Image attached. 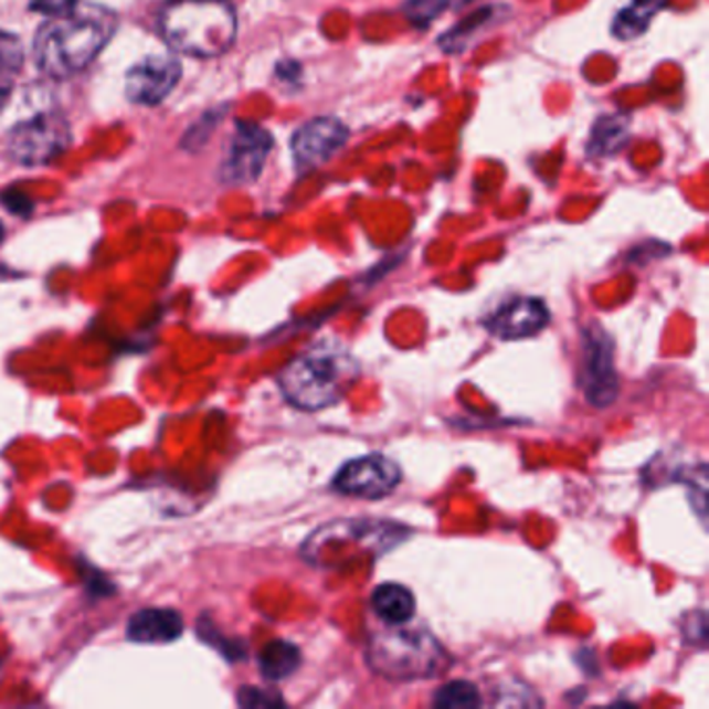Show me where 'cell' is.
I'll return each mask as SVG.
<instances>
[{
    "instance_id": "1",
    "label": "cell",
    "mask_w": 709,
    "mask_h": 709,
    "mask_svg": "<svg viewBox=\"0 0 709 709\" xmlns=\"http://www.w3.org/2000/svg\"><path fill=\"white\" fill-rule=\"evenodd\" d=\"M117 23V15L105 7H84L49 19L34 40L38 67L56 80L84 72L107 46Z\"/></svg>"
},
{
    "instance_id": "2",
    "label": "cell",
    "mask_w": 709,
    "mask_h": 709,
    "mask_svg": "<svg viewBox=\"0 0 709 709\" xmlns=\"http://www.w3.org/2000/svg\"><path fill=\"white\" fill-rule=\"evenodd\" d=\"M358 374L360 364L341 341L320 339L285 367L279 388L298 409H329L343 400Z\"/></svg>"
},
{
    "instance_id": "3",
    "label": "cell",
    "mask_w": 709,
    "mask_h": 709,
    "mask_svg": "<svg viewBox=\"0 0 709 709\" xmlns=\"http://www.w3.org/2000/svg\"><path fill=\"white\" fill-rule=\"evenodd\" d=\"M160 32L176 53L219 56L235 40V15L225 0H171L160 13Z\"/></svg>"
},
{
    "instance_id": "4",
    "label": "cell",
    "mask_w": 709,
    "mask_h": 709,
    "mask_svg": "<svg viewBox=\"0 0 709 709\" xmlns=\"http://www.w3.org/2000/svg\"><path fill=\"white\" fill-rule=\"evenodd\" d=\"M367 662L373 673L398 682L425 680L452 666L442 643L425 626L391 624L369 641Z\"/></svg>"
},
{
    "instance_id": "5",
    "label": "cell",
    "mask_w": 709,
    "mask_h": 709,
    "mask_svg": "<svg viewBox=\"0 0 709 709\" xmlns=\"http://www.w3.org/2000/svg\"><path fill=\"white\" fill-rule=\"evenodd\" d=\"M72 144V125L59 113H42L15 125L9 134V155L28 167L46 165L63 155Z\"/></svg>"
},
{
    "instance_id": "6",
    "label": "cell",
    "mask_w": 709,
    "mask_h": 709,
    "mask_svg": "<svg viewBox=\"0 0 709 709\" xmlns=\"http://www.w3.org/2000/svg\"><path fill=\"white\" fill-rule=\"evenodd\" d=\"M579 383L585 391L589 404L595 409H605L618 398L621 383L614 364V343L600 325H591L583 334V364Z\"/></svg>"
},
{
    "instance_id": "7",
    "label": "cell",
    "mask_w": 709,
    "mask_h": 709,
    "mask_svg": "<svg viewBox=\"0 0 709 709\" xmlns=\"http://www.w3.org/2000/svg\"><path fill=\"white\" fill-rule=\"evenodd\" d=\"M273 148L271 134L261 125L240 121L231 136L227 155L221 162V181L225 186H248L263 173Z\"/></svg>"
},
{
    "instance_id": "8",
    "label": "cell",
    "mask_w": 709,
    "mask_h": 709,
    "mask_svg": "<svg viewBox=\"0 0 709 709\" xmlns=\"http://www.w3.org/2000/svg\"><path fill=\"white\" fill-rule=\"evenodd\" d=\"M400 464L383 454H369L350 461L337 473L334 487L343 496L381 499L400 485Z\"/></svg>"
},
{
    "instance_id": "9",
    "label": "cell",
    "mask_w": 709,
    "mask_h": 709,
    "mask_svg": "<svg viewBox=\"0 0 709 709\" xmlns=\"http://www.w3.org/2000/svg\"><path fill=\"white\" fill-rule=\"evenodd\" d=\"M181 65L173 54H150L125 77V96L134 105H160L178 86Z\"/></svg>"
},
{
    "instance_id": "10",
    "label": "cell",
    "mask_w": 709,
    "mask_h": 709,
    "mask_svg": "<svg viewBox=\"0 0 709 709\" xmlns=\"http://www.w3.org/2000/svg\"><path fill=\"white\" fill-rule=\"evenodd\" d=\"M350 129L336 117H319L300 129L292 138V155L298 171H313L336 157L337 150L348 142Z\"/></svg>"
},
{
    "instance_id": "11",
    "label": "cell",
    "mask_w": 709,
    "mask_h": 709,
    "mask_svg": "<svg viewBox=\"0 0 709 709\" xmlns=\"http://www.w3.org/2000/svg\"><path fill=\"white\" fill-rule=\"evenodd\" d=\"M550 322V310L539 298H516L499 308L487 322L489 334L499 339H525L537 336Z\"/></svg>"
},
{
    "instance_id": "12",
    "label": "cell",
    "mask_w": 709,
    "mask_h": 709,
    "mask_svg": "<svg viewBox=\"0 0 709 709\" xmlns=\"http://www.w3.org/2000/svg\"><path fill=\"white\" fill-rule=\"evenodd\" d=\"M183 635V621L176 610L144 607L127 622V638L140 645L171 643Z\"/></svg>"
},
{
    "instance_id": "13",
    "label": "cell",
    "mask_w": 709,
    "mask_h": 709,
    "mask_svg": "<svg viewBox=\"0 0 709 709\" xmlns=\"http://www.w3.org/2000/svg\"><path fill=\"white\" fill-rule=\"evenodd\" d=\"M373 610L374 614L388 624H406L414 616L416 600L409 586L385 583L374 589Z\"/></svg>"
},
{
    "instance_id": "14",
    "label": "cell",
    "mask_w": 709,
    "mask_h": 709,
    "mask_svg": "<svg viewBox=\"0 0 709 709\" xmlns=\"http://www.w3.org/2000/svg\"><path fill=\"white\" fill-rule=\"evenodd\" d=\"M301 666V652L296 643L271 641L258 656V668L266 680H285L298 673Z\"/></svg>"
},
{
    "instance_id": "15",
    "label": "cell",
    "mask_w": 709,
    "mask_h": 709,
    "mask_svg": "<svg viewBox=\"0 0 709 709\" xmlns=\"http://www.w3.org/2000/svg\"><path fill=\"white\" fill-rule=\"evenodd\" d=\"M668 0H633L628 7H624L614 21V34L621 40H633L641 36L649 21L654 19L659 9L666 7Z\"/></svg>"
},
{
    "instance_id": "16",
    "label": "cell",
    "mask_w": 709,
    "mask_h": 709,
    "mask_svg": "<svg viewBox=\"0 0 709 709\" xmlns=\"http://www.w3.org/2000/svg\"><path fill=\"white\" fill-rule=\"evenodd\" d=\"M628 140V121L624 117H602L591 129L586 152L589 157L616 155Z\"/></svg>"
},
{
    "instance_id": "17",
    "label": "cell",
    "mask_w": 709,
    "mask_h": 709,
    "mask_svg": "<svg viewBox=\"0 0 709 709\" xmlns=\"http://www.w3.org/2000/svg\"><path fill=\"white\" fill-rule=\"evenodd\" d=\"M435 708H479L480 692L473 682L468 680H452L435 692L433 699Z\"/></svg>"
},
{
    "instance_id": "18",
    "label": "cell",
    "mask_w": 709,
    "mask_h": 709,
    "mask_svg": "<svg viewBox=\"0 0 709 709\" xmlns=\"http://www.w3.org/2000/svg\"><path fill=\"white\" fill-rule=\"evenodd\" d=\"M494 18V11L491 9H483V11H477L475 15H470L468 19H464L462 23H458L454 30H449L444 38H442V46H444L447 53H458L464 46H466V40L473 38L475 32H479L480 28L485 23H489Z\"/></svg>"
},
{
    "instance_id": "19",
    "label": "cell",
    "mask_w": 709,
    "mask_h": 709,
    "mask_svg": "<svg viewBox=\"0 0 709 709\" xmlns=\"http://www.w3.org/2000/svg\"><path fill=\"white\" fill-rule=\"evenodd\" d=\"M198 637L202 638L207 645L214 647L216 652H221V656L227 657L230 662H237V659L246 656L244 645L237 643V641H230V638L219 635L216 628L209 622V618H200V621H198Z\"/></svg>"
},
{
    "instance_id": "20",
    "label": "cell",
    "mask_w": 709,
    "mask_h": 709,
    "mask_svg": "<svg viewBox=\"0 0 709 709\" xmlns=\"http://www.w3.org/2000/svg\"><path fill=\"white\" fill-rule=\"evenodd\" d=\"M454 0H409L404 11L412 25L428 28Z\"/></svg>"
},
{
    "instance_id": "21",
    "label": "cell",
    "mask_w": 709,
    "mask_h": 709,
    "mask_svg": "<svg viewBox=\"0 0 709 709\" xmlns=\"http://www.w3.org/2000/svg\"><path fill=\"white\" fill-rule=\"evenodd\" d=\"M237 706L240 708H284L285 701L277 692L265 691L258 687H242L237 692Z\"/></svg>"
},
{
    "instance_id": "22",
    "label": "cell",
    "mask_w": 709,
    "mask_h": 709,
    "mask_svg": "<svg viewBox=\"0 0 709 709\" xmlns=\"http://www.w3.org/2000/svg\"><path fill=\"white\" fill-rule=\"evenodd\" d=\"M21 63H23L21 42L13 34L0 30V70L18 72Z\"/></svg>"
},
{
    "instance_id": "23",
    "label": "cell",
    "mask_w": 709,
    "mask_h": 709,
    "mask_svg": "<svg viewBox=\"0 0 709 709\" xmlns=\"http://www.w3.org/2000/svg\"><path fill=\"white\" fill-rule=\"evenodd\" d=\"M80 0H32V11L46 18H61L77 9Z\"/></svg>"
},
{
    "instance_id": "24",
    "label": "cell",
    "mask_w": 709,
    "mask_h": 709,
    "mask_svg": "<svg viewBox=\"0 0 709 709\" xmlns=\"http://www.w3.org/2000/svg\"><path fill=\"white\" fill-rule=\"evenodd\" d=\"M682 628H685V635H687V641L691 645L706 647V641H708V616H706V612H692L691 618Z\"/></svg>"
},
{
    "instance_id": "25",
    "label": "cell",
    "mask_w": 709,
    "mask_h": 709,
    "mask_svg": "<svg viewBox=\"0 0 709 709\" xmlns=\"http://www.w3.org/2000/svg\"><path fill=\"white\" fill-rule=\"evenodd\" d=\"M0 202H2V207H7L9 213L19 214V216H30L32 211H34L32 200L23 194V192L13 190V188H11V190H4V192L0 194Z\"/></svg>"
},
{
    "instance_id": "26",
    "label": "cell",
    "mask_w": 709,
    "mask_h": 709,
    "mask_svg": "<svg viewBox=\"0 0 709 709\" xmlns=\"http://www.w3.org/2000/svg\"><path fill=\"white\" fill-rule=\"evenodd\" d=\"M11 94H13V77H11V72L0 70V113L7 107Z\"/></svg>"
},
{
    "instance_id": "27",
    "label": "cell",
    "mask_w": 709,
    "mask_h": 709,
    "mask_svg": "<svg viewBox=\"0 0 709 709\" xmlns=\"http://www.w3.org/2000/svg\"><path fill=\"white\" fill-rule=\"evenodd\" d=\"M4 240V227H2V223H0V242Z\"/></svg>"
}]
</instances>
